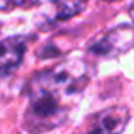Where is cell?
Wrapping results in <instances>:
<instances>
[{
  "label": "cell",
  "mask_w": 134,
  "mask_h": 134,
  "mask_svg": "<svg viewBox=\"0 0 134 134\" xmlns=\"http://www.w3.org/2000/svg\"><path fill=\"white\" fill-rule=\"evenodd\" d=\"M87 82V66L80 59H70L34 75L26 87L29 97L27 129L31 132H44L59 126L68 115L70 100L82 95Z\"/></svg>",
  "instance_id": "cell-1"
},
{
  "label": "cell",
  "mask_w": 134,
  "mask_h": 134,
  "mask_svg": "<svg viewBox=\"0 0 134 134\" xmlns=\"http://www.w3.org/2000/svg\"><path fill=\"white\" fill-rule=\"evenodd\" d=\"M132 43L134 37L131 24H122L100 34L95 41H92L88 51L97 56H104V58H114V56L127 53L132 48Z\"/></svg>",
  "instance_id": "cell-2"
},
{
  "label": "cell",
  "mask_w": 134,
  "mask_h": 134,
  "mask_svg": "<svg viewBox=\"0 0 134 134\" xmlns=\"http://www.w3.org/2000/svg\"><path fill=\"white\" fill-rule=\"evenodd\" d=\"M129 122L126 107H109L93 115L88 134H121Z\"/></svg>",
  "instance_id": "cell-3"
},
{
  "label": "cell",
  "mask_w": 134,
  "mask_h": 134,
  "mask_svg": "<svg viewBox=\"0 0 134 134\" xmlns=\"http://www.w3.org/2000/svg\"><path fill=\"white\" fill-rule=\"evenodd\" d=\"M27 49V39L24 36H10L0 41V76L10 75L22 63Z\"/></svg>",
  "instance_id": "cell-4"
},
{
  "label": "cell",
  "mask_w": 134,
  "mask_h": 134,
  "mask_svg": "<svg viewBox=\"0 0 134 134\" xmlns=\"http://www.w3.org/2000/svg\"><path fill=\"white\" fill-rule=\"evenodd\" d=\"M87 5V0H54V14L51 17V22H59V20L70 19V17L80 14Z\"/></svg>",
  "instance_id": "cell-5"
},
{
  "label": "cell",
  "mask_w": 134,
  "mask_h": 134,
  "mask_svg": "<svg viewBox=\"0 0 134 134\" xmlns=\"http://www.w3.org/2000/svg\"><path fill=\"white\" fill-rule=\"evenodd\" d=\"M41 0H0V12H10L15 9H32Z\"/></svg>",
  "instance_id": "cell-6"
}]
</instances>
